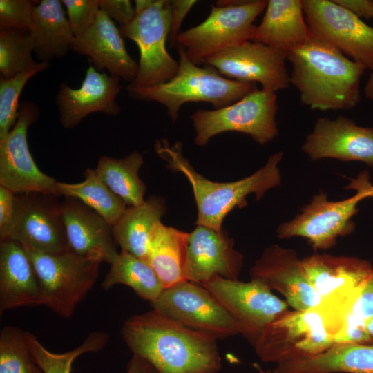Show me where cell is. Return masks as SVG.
Segmentation results:
<instances>
[{
  "label": "cell",
  "instance_id": "6da1fadb",
  "mask_svg": "<svg viewBox=\"0 0 373 373\" xmlns=\"http://www.w3.org/2000/svg\"><path fill=\"white\" fill-rule=\"evenodd\" d=\"M122 335L133 355L158 373H217L222 366L216 338L154 309L128 318Z\"/></svg>",
  "mask_w": 373,
  "mask_h": 373
},
{
  "label": "cell",
  "instance_id": "7a4b0ae2",
  "mask_svg": "<svg viewBox=\"0 0 373 373\" xmlns=\"http://www.w3.org/2000/svg\"><path fill=\"white\" fill-rule=\"evenodd\" d=\"M287 59L292 66L290 83L303 104L313 110H347L360 102L361 79L367 68L332 44L310 34Z\"/></svg>",
  "mask_w": 373,
  "mask_h": 373
},
{
  "label": "cell",
  "instance_id": "3957f363",
  "mask_svg": "<svg viewBox=\"0 0 373 373\" xmlns=\"http://www.w3.org/2000/svg\"><path fill=\"white\" fill-rule=\"evenodd\" d=\"M154 149L169 169L183 174L190 183L198 209L197 225L216 231L222 229V222L231 211L246 205L248 195L254 193L259 200L269 189L280 184L278 163L283 155L281 151L271 155L264 166L249 176L230 182H218L195 171L184 157L180 142L170 144L163 138L155 142Z\"/></svg>",
  "mask_w": 373,
  "mask_h": 373
},
{
  "label": "cell",
  "instance_id": "277c9868",
  "mask_svg": "<svg viewBox=\"0 0 373 373\" xmlns=\"http://www.w3.org/2000/svg\"><path fill=\"white\" fill-rule=\"evenodd\" d=\"M179 69L171 80L153 86L127 88L129 96L144 102H155L166 108L175 122L182 106L188 102L210 103L215 109L231 105L257 89L256 83L226 78L214 68L200 67L178 47Z\"/></svg>",
  "mask_w": 373,
  "mask_h": 373
},
{
  "label": "cell",
  "instance_id": "5b68a950",
  "mask_svg": "<svg viewBox=\"0 0 373 373\" xmlns=\"http://www.w3.org/2000/svg\"><path fill=\"white\" fill-rule=\"evenodd\" d=\"M334 344L328 315L319 303L309 310L278 315L254 347L261 361L279 365L316 356Z\"/></svg>",
  "mask_w": 373,
  "mask_h": 373
},
{
  "label": "cell",
  "instance_id": "8992f818",
  "mask_svg": "<svg viewBox=\"0 0 373 373\" xmlns=\"http://www.w3.org/2000/svg\"><path fill=\"white\" fill-rule=\"evenodd\" d=\"M267 1H218L203 22L178 35L176 44L199 66L209 57L251 40L256 28L254 22L265 10Z\"/></svg>",
  "mask_w": 373,
  "mask_h": 373
},
{
  "label": "cell",
  "instance_id": "52a82bcc",
  "mask_svg": "<svg viewBox=\"0 0 373 373\" xmlns=\"http://www.w3.org/2000/svg\"><path fill=\"white\" fill-rule=\"evenodd\" d=\"M135 17L120 28L122 35L133 40L140 50L137 75L127 88L150 87L173 78L179 63L168 52L166 43L171 24L169 0L135 1Z\"/></svg>",
  "mask_w": 373,
  "mask_h": 373
},
{
  "label": "cell",
  "instance_id": "ba28073f",
  "mask_svg": "<svg viewBox=\"0 0 373 373\" xmlns=\"http://www.w3.org/2000/svg\"><path fill=\"white\" fill-rule=\"evenodd\" d=\"M23 247L39 279L44 305L70 318L97 281L100 262L70 250L52 254Z\"/></svg>",
  "mask_w": 373,
  "mask_h": 373
},
{
  "label": "cell",
  "instance_id": "9c48e42d",
  "mask_svg": "<svg viewBox=\"0 0 373 373\" xmlns=\"http://www.w3.org/2000/svg\"><path fill=\"white\" fill-rule=\"evenodd\" d=\"M275 92L256 89L238 102L212 111L198 109L191 116L194 142L205 146L213 136L228 131L247 134L264 145L278 134Z\"/></svg>",
  "mask_w": 373,
  "mask_h": 373
},
{
  "label": "cell",
  "instance_id": "30bf717a",
  "mask_svg": "<svg viewBox=\"0 0 373 373\" xmlns=\"http://www.w3.org/2000/svg\"><path fill=\"white\" fill-rule=\"evenodd\" d=\"M345 188L355 189L356 194L341 201H329L323 191L314 195L294 219L278 227V237H302L314 249H327L336 244L338 237L352 233L355 228L352 218L358 211L357 204L369 195L356 178Z\"/></svg>",
  "mask_w": 373,
  "mask_h": 373
},
{
  "label": "cell",
  "instance_id": "8fae6325",
  "mask_svg": "<svg viewBox=\"0 0 373 373\" xmlns=\"http://www.w3.org/2000/svg\"><path fill=\"white\" fill-rule=\"evenodd\" d=\"M151 305L160 314L216 340L239 334L230 313L198 283L184 280L166 288Z\"/></svg>",
  "mask_w": 373,
  "mask_h": 373
},
{
  "label": "cell",
  "instance_id": "7c38bea8",
  "mask_svg": "<svg viewBox=\"0 0 373 373\" xmlns=\"http://www.w3.org/2000/svg\"><path fill=\"white\" fill-rule=\"evenodd\" d=\"M236 321L239 334L254 347L265 327L288 310V304L260 281L242 282L216 276L202 285Z\"/></svg>",
  "mask_w": 373,
  "mask_h": 373
},
{
  "label": "cell",
  "instance_id": "4fadbf2b",
  "mask_svg": "<svg viewBox=\"0 0 373 373\" xmlns=\"http://www.w3.org/2000/svg\"><path fill=\"white\" fill-rule=\"evenodd\" d=\"M56 195L30 192L15 193V211L10 227L1 239L46 254L70 251Z\"/></svg>",
  "mask_w": 373,
  "mask_h": 373
},
{
  "label": "cell",
  "instance_id": "5bb4252c",
  "mask_svg": "<svg viewBox=\"0 0 373 373\" xmlns=\"http://www.w3.org/2000/svg\"><path fill=\"white\" fill-rule=\"evenodd\" d=\"M39 115V108L36 104L21 102L14 126L0 140V186L15 193L37 192L59 197L57 181L39 170L28 144V128Z\"/></svg>",
  "mask_w": 373,
  "mask_h": 373
},
{
  "label": "cell",
  "instance_id": "9a60e30c",
  "mask_svg": "<svg viewBox=\"0 0 373 373\" xmlns=\"http://www.w3.org/2000/svg\"><path fill=\"white\" fill-rule=\"evenodd\" d=\"M312 35L332 44L353 61L373 68V28L334 0H302Z\"/></svg>",
  "mask_w": 373,
  "mask_h": 373
},
{
  "label": "cell",
  "instance_id": "2e32d148",
  "mask_svg": "<svg viewBox=\"0 0 373 373\" xmlns=\"http://www.w3.org/2000/svg\"><path fill=\"white\" fill-rule=\"evenodd\" d=\"M287 56L265 44L246 41L224 50L203 61L223 77L242 82H259L262 89L276 92L287 88L290 75Z\"/></svg>",
  "mask_w": 373,
  "mask_h": 373
},
{
  "label": "cell",
  "instance_id": "e0dca14e",
  "mask_svg": "<svg viewBox=\"0 0 373 373\" xmlns=\"http://www.w3.org/2000/svg\"><path fill=\"white\" fill-rule=\"evenodd\" d=\"M250 276L251 280L260 281L271 291L281 294L295 310H309L321 300L294 249L278 245L266 248L251 268Z\"/></svg>",
  "mask_w": 373,
  "mask_h": 373
},
{
  "label": "cell",
  "instance_id": "ac0fdd59",
  "mask_svg": "<svg viewBox=\"0 0 373 373\" xmlns=\"http://www.w3.org/2000/svg\"><path fill=\"white\" fill-rule=\"evenodd\" d=\"M242 265V254L234 249V240L225 229L197 225L189 233L186 280L202 285L216 276L238 280Z\"/></svg>",
  "mask_w": 373,
  "mask_h": 373
},
{
  "label": "cell",
  "instance_id": "d6986e66",
  "mask_svg": "<svg viewBox=\"0 0 373 373\" xmlns=\"http://www.w3.org/2000/svg\"><path fill=\"white\" fill-rule=\"evenodd\" d=\"M302 148L314 160H356L373 167V128L359 126L343 115L334 119L320 117Z\"/></svg>",
  "mask_w": 373,
  "mask_h": 373
},
{
  "label": "cell",
  "instance_id": "ffe728a7",
  "mask_svg": "<svg viewBox=\"0 0 373 373\" xmlns=\"http://www.w3.org/2000/svg\"><path fill=\"white\" fill-rule=\"evenodd\" d=\"M120 80L105 70L97 71L90 64L79 88H72L61 82L55 98L61 125L73 128L96 112L118 115L121 108L116 99L122 88Z\"/></svg>",
  "mask_w": 373,
  "mask_h": 373
},
{
  "label": "cell",
  "instance_id": "44dd1931",
  "mask_svg": "<svg viewBox=\"0 0 373 373\" xmlns=\"http://www.w3.org/2000/svg\"><path fill=\"white\" fill-rule=\"evenodd\" d=\"M120 30L100 10L95 23L83 35L75 37L70 50L88 56L93 66L129 84L136 77L139 64L126 50Z\"/></svg>",
  "mask_w": 373,
  "mask_h": 373
},
{
  "label": "cell",
  "instance_id": "7402d4cb",
  "mask_svg": "<svg viewBox=\"0 0 373 373\" xmlns=\"http://www.w3.org/2000/svg\"><path fill=\"white\" fill-rule=\"evenodd\" d=\"M61 211L70 251L100 263L115 260L119 254L117 243L104 218L70 198L61 203Z\"/></svg>",
  "mask_w": 373,
  "mask_h": 373
},
{
  "label": "cell",
  "instance_id": "603a6c76",
  "mask_svg": "<svg viewBox=\"0 0 373 373\" xmlns=\"http://www.w3.org/2000/svg\"><path fill=\"white\" fill-rule=\"evenodd\" d=\"M39 305H44L41 288L25 248L15 240H1L0 314Z\"/></svg>",
  "mask_w": 373,
  "mask_h": 373
},
{
  "label": "cell",
  "instance_id": "cb8c5ba5",
  "mask_svg": "<svg viewBox=\"0 0 373 373\" xmlns=\"http://www.w3.org/2000/svg\"><path fill=\"white\" fill-rule=\"evenodd\" d=\"M301 260L310 285L321 298L359 289L373 269L370 262L356 257L313 254Z\"/></svg>",
  "mask_w": 373,
  "mask_h": 373
},
{
  "label": "cell",
  "instance_id": "d4e9b609",
  "mask_svg": "<svg viewBox=\"0 0 373 373\" xmlns=\"http://www.w3.org/2000/svg\"><path fill=\"white\" fill-rule=\"evenodd\" d=\"M309 35L302 0H269L251 41L265 44L287 56L304 44Z\"/></svg>",
  "mask_w": 373,
  "mask_h": 373
},
{
  "label": "cell",
  "instance_id": "484cf974",
  "mask_svg": "<svg viewBox=\"0 0 373 373\" xmlns=\"http://www.w3.org/2000/svg\"><path fill=\"white\" fill-rule=\"evenodd\" d=\"M61 1L41 0L33 11L30 30L38 62L64 57L75 37Z\"/></svg>",
  "mask_w": 373,
  "mask_h": 373
},
{
  "label": "cell",
  "instance_id": "4316f807",
  "mask_svg": "<svg viewBox=\"0 0 373 373\" xmlns=\"http://www.w3.org/2000/svg\"><path fill=\"white\" fill-rule=\"evenodd\" d=\"M274 373H373V344L335 343L306 359L277 365Z\"/></svg>",
  "mask_w": 373,
  "mask_h": 373
},
{
  "label": "cell",
  "instance_id": "83f0119b",
  "mask_svg": "<svg viewBox=\"0 0 373 373\" xmlns=\"http://www.w3.org/2000/svg\"><path fill=\"white\" fill-rule=\"evenodd\" d=\"M189 233L157 223L151 233L146 261L164 289L186 280L185 271Z\"/></svg>",
  "mask_w": 373,
  "mask_h": 373
},
{
  "label": "cell",
  "instance_id": "f1b7e54d",
  "mask_svg": "<svg viewBox=\"0 0 373 373\" xmlns=\"http://www.w3.org/2000/svg\"><path fill=\"white\" fill-rule=\"evenodd\" d=\"M165 211L164 199L157 196L150 197L141 205L126 208L112 227L114 239L121 250L146 260L151 233Z\"/></svg>",
  "mask_w": 373,
  "mask_h": 373
},
{
  "label": "cell",
  "instance_id": "f546056e",
  "mask_svg": "<svg viewBox=\"0 0 373 373\" xmlns=\"http://www.w3.org/2000/svg\"><path fill=\"white\" fill-rule=\"evenodd\" d=\"M144 163L138 151L123 158L102 156L95 169L102 182L129 207L144 202L146 185L138 176Z\"/></svg>",
  "mask_w": 373,
  "mask_h": 373
},
{
  "label": "cell",
  "instance_id": "4dcf8cb0",
  "mask_svg": "<svg viewBox=\"0 0 373 373\" xmlns=\"http://www.w3.org/2000/svg\"><path fill=\"white\" fill-rule=\"evenodd\" d=\"M110 265L102 283L104 289L108 290L119 284L125 285L151 303L155 301L164 289L151 265L127 251L121 250Z\"/></svg>",
  "mask_w": 373,
  "mask_h": 373
},
{
  "label": "cell",
  "instance_id": "1f68e13d",
  "mask_svg": "<svg viewBox=\"0 0 373 373\" xmlns=\"http://www.w3.org/2000/svg\"><path fill=\"white\" fill-rule=\"evenodd\" d=\"M79 183L57 182L61 195L76 199L88 207L113 227L126 207V204L99 178L95 169H86Z\"/></svg>",
  "mask_w": 373,
  "mask_h": 373
},
{
  "label": "cell",
  "instance_id": "d6a6232c",
  "mask_svg": "<svg viewBox=\"0 0 373 373\" xmlns=\"http://www.w3.org/2000/svg\"><path fill=\"white\" fill-rule=\"evenodd\" d=\"M28 347L44 373H70L72 364L79 356L104 348L108 341V335L103 331L90 333L77 347L64 353L57 354L47 350L31 332L25 331Z\"/></svg>",
  "mask_w": 373,
  "mask_h": 373
},
{
  "label": "cell",
  "instance_id": "836d02e7",
  "mask_svg": "<svg viewBox=\"0 0 373 373\" xmlns=\"http://www.w3.org/2000/svg\"><path fill=\"white\" fill-rule=\"evenodd\" d=\"M34 47L30 30L6 29L0 30L1 77L8 79L36 67Z\"/></svg>",
  "mask_w": 373,
  "mask_h": 373
},
{
  "label": "cell",
  "instance_id": "e575fe53",
  "mask_svg": "<svg viewBox=\"0 0 373 373\" xmlns=\"http://www.w3.org/2000/svg\"><path fill=\"white\" fill-rule=\"evenodd\" d=\"M0 373H44L27 344L25 331L10 325L0 332Z\"/></svg>",
  "mask_w": 373,
  "mask_h": 373
},
{
  "label": "cell",
  "instance_id": "d590c367",
  "mask_svg": "<svg viewBox=\"0 0 373 373\" xmlns=\"http://www.w3.org/2000/svg\"><path fill=\"white\" fill-rule=\"evenodd\" d=\"M48 62H39L31 69L6 79L0 78V140L14 126L18 116L19 98L28 81L38 73L48 69Z\"/></svg>",
  "mask_w": 373,
  "mask_h": 373
},
{
  "label": "cell",
  "instance_id": "8d00e7d4",
  "mask_svg": "<svg viewBox=\"0 0 373 373\" xmlns=\"http://www.w3.org/2000/svg\"><path fill=\"white\" fill-rule=\"evenodd\" d=\"M37 3L32 0H0V30H30Z\"/></svg>",
  "mask_w": 373,
  "mask_h": 373
},
{
  "label": "cell",
  "instance_id": "74e56055",
  "mask_svg": "<svg viewBox=\"0 0 373 373\" xmlns=\"http://www.w3.org/2000/svg\"><path fill=\"white\" fill-rule=\"evenodd\" d=\"M75 37L86 32L95 23L100 11L99 0H62Z\"/></svg>",
  "mask_w": 373,
  "mask_h": 373
},
{
  "label": "cell",
  "instance_id": "f35d334b",
  "mask_svg": "<svg viewBox=\"0 0 373 373\" xmlns=\"http://www.w3.org/2000/svg\"><path fill=\"white\" fill-rule=\"evenodd\" d=\"M335 343L373 344V339L367 330L364 321H359L347 312L341 330L334 338Z\"/></svg>",
  "mask_w": 373,
  "mask_h": 373
},
{
  "label": "cell",
  "instance_id": "ab89813d",
  "mask_svg": "<svg viewBox=\"0 0 373 373\" xmlns=\"http://www.w3.org/2000/svg\"><path fill=\"white\" fill-rule=\"evenodd\" d=\"M349 313L359 321L373 318V269L354 296Z\"/></svg>",
  "mask_w": 373,
  "mask_h": 373
},
{
  "label": "cell",
  "instance_id": "60d3db41",
  "mask_svg": "<svg viewBox=\"0 0 373 373\" xmlns=\"http://www.w3.org/2000/svg\"><path fill=\"white\" fill-rule=\"evenodd\" d=\"M99 8L120 28L128 26L135 17V8L128 0H99Z\"/></svg>",
  "mask_w": 373,
  "mask_h": 373
},
{
  "label": "cell",
  "instance_id": "b9f144b4",
  "mask_svg": "<svg viewBox=\"0 0 373 373\" xmlns=\"http://www.w3.org/2000/svg\"><path fill=\"white\" fill-rule=\"evenodd\" d=\"M197 3L195 0H171V24L168 41L171 46L176 44V39L181 32L182 22L192 8Z\"/></svg>",
  "mask_w": 373,
  "mask_h": 373
},
{
  "label": "cell",
  "instance_id": "7bdbcfd3",
  "mask_svg": "<svg viewBox=\"0 0 373 373\" xmlns=\"http://www.w3.org/2000/svg\"><path fill=\"white\" fill-rule=\"evenodd\" d=\"M15 211V193L0 186V238L6 236Z\"/></svg>",
  "mask_w": 373,
  "mask_h": 373
},
{
  "label": "cell",
  "instance_id": "ee69618b",
  "mask_svg": "<svg viewBox=\"0 0 373 373\" xmlns=\"http://www.w3.org/2000/svg\"><path fill=\"white\" fill-rule=\"evenodd\" d=\"M357 17L372 18L373 1L372 0H334Z\"/></svg>",
  "mask_w": 373,
  "mask_h": 373
},
{
  "label": "cell",
  "instance_id": "f6af8a7d",
  "mask_svg": "<svg viewBox=\"0 0 373 373\" xmlns=\"http://www.w3.org/2000/svg\"><path fill=\"white\" fill-rule=\"evenodd\" d=\"M127 373H158L148 361L133 355L127 365Z\"/></svg>",
  "mask_w": 373,
  "mask_h": 373
},
{
  "label": "cell",
  "instance_id": "bcb514c9",
  "mask_svg": "<svg viewBox=\"0 0 373 373\" xmlns=\"http://www.w3.org/2000/svg\"><path fill=\"white\" fill-rule=\"evenodd\" d=\"M357 180L367 192L369 198H373V186L370 182V176L368 172L367 171H364L358 175Z\"/></svg>",
  "mask_w": 373,
  "mask_h": 373
},
{
  "label": "cell",
  "instance_id": "7dc6e473",
  "mask_svg": "<svg viewBox=\"0 0 373 373\" xmlns=\"http://www.w3.org/2000/svg\"><path fill=\"white\" fill-rule=\"evenodd\" d=\"M371 70L372 72L365 86L364 91L366 97L373 101V68Z\"/></svg>",
  "mask_w": 373,
  "mask_h": 373
},
{
  "label": "cell",
  "instance_id": "c3c4849f",
  "mask_svg": "<svg viewBox=\"0 0 373 373\" xmlns=\"http://www.w3.org/2000/svg\"><path fill=\"white\" fill-rule=\"evenodd\" d=\"M365 326L373 339V318L364 321Z\"/></svg>",
  "mask_w": 373,
  "mask_h": 373
},
{
  "label": "cell",
  "instance_id": "681fc988",
  "mask_svg": "<svg viewBox=\"0 0 373 373\" xmlns=\"http://www.w3.org/2000/svg\"><path fill=\"white\" fill-rule=\"evenodd\" d=\"M254 366L255 368L259 372V373H274L273 371L271 370H263L259 365L254 363Z\"/></svg>",
  "mask_w": 373,
  "mask_h": 373
},
{
  "label": "cell",
  "instance_id": "f907efd6",
  "mask_svg": "<svg viewBox=\"0 0 373 373\" xmlns=\"http://www.w3.org/2000/svg\"><path fill=\"white\" fill-rule=\"evenodd\" d=\"M372 19H373V16H372Z\"/></svg>",
  "mask_w": 373,
  "mask_h": 373
}]
</instances>
